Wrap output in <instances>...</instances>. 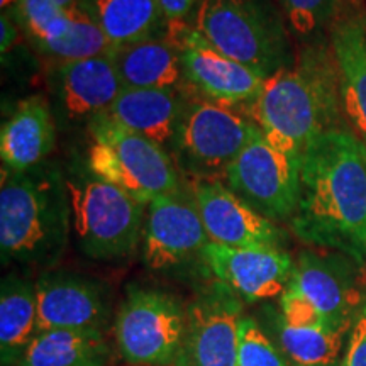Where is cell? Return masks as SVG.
Returning a JSON list of instances; mask_svg holds the SVG:
<instances>
[{"mask_svg":"<svg viewBox=\"0 0 366 366\" xmlns=\"http://www.w3.org/2000/svg\"><path fill=\"white\" fill-rule=\"evenodd\" d=\"M202 258L214 277L246 304L282 295L294 272L290 254L273 246L231 248L209 242Z\"/></svg>","mask_w":366,"mask_h":366,"instance_id":"obj_14","label":"cell"},{"mask_svg":"<svg viewBox=\"0 0 366 366\" xmlns=\"http://www.w3.org/2000/svg\"><path fill=\"white\" fill-rule=\"evenodd\" d=\"M242 317V300L217 282L187 307L175 366H236Z\"/></svg>","mask_w":366,"mask_h":366,"instance_id":"obj_11","label":"cell"},{"mask_svg":"<svg viewBox=\"0 0 366 366\" xmlns=\"http://www.w3.org/2000/svg\"><path fill=\"white\" fill-rule=\"evenodd\" d=\"M192 197L214 244L282 248L283 232L277 227V222L256 212L219 178H194Z\"/></svg>","mask_w":366,"mask_h":366,"instance_id":"obj_13","label":"cell"},{"mask_svg":"<svg viewBox=\"0 0 366 366\" xmlns=\"http://www.w3.org/2000/svg\"><path fill=\"white\" fill-rule=\"evenodd\" d=\"M38 329H80L104 332L109 299L100 282L71 272H44L36 282Z\"/></svg>","mask_w":366,"mask_h":366,"instance_id":"obj_16","label":"cell"},{"mask_svg":"<svg viewBox=\"0 0 366 366\" xmlns=\"http://www.w3.org/2000/svg\"><path fill=\"white\" fill-rule=\"evenodd\" d=\"M17 38H19V33H17L16 24L9 14L2 12V17H0V49H2V54H6L12 48Z\"/></svg>","mask_w":366,"mask_h":366,"instance_id":"obj_33","label":"cell"},{"mask_svg":"<svg viewBox=\"0 0 366 366\" xmlns=\"http://www.w3.org/2000/svg\"><path fill=\"white\" fill-rule=\"evenodd\" d=\"M256 124L229 105L187 99L172 158L192 178H219L248 144Z\"/></svg>","mask_w":366,"mask_h":366,"instance_id":"obj_7","label":"cell"},{"mask_svg":"<svg viewBox=\"0 0 366 366\" xmlns=\"http://www.w3.org/2000/svg\"><path fill=\"white\" fill-rule=\"evenodd\" d=\"M71 209L66 182L53 168L27 172L2 168L0 253L2 264L54 267L68 244Z\"/></svg>","mask_w":366,"mask_h":366,"instance_id":"obj_3","label":"cell"},{"mask_svg":"<svg viewBox=\"0 0 366 366\" xmlns=\"http://www.w3.org/2000/svg\"><path fill=\"white\" fill-rule=\"evenodd\" d=\"M71 229L86 258H129L143 242L146 207L116 185L89 175L66 180Z\"/></svg>","mask_w":366,"mask_h":366,"instance_id":"obj_5","label":"cell"},{"mask_svg":"<svg viewBox=\"0 0 366 366\" xmlns=\"http://www.w3.org/2000/svg\"><path fill=\"white\" fill-rule=\"evenodd\" d=\"M89 131L86 167L94 177L127 192L144 205L159 195L182 190L175 159L162 146L116 124L104 114L92 119Z\"/></svg>","mask_w":366,"mask_h":366,"instance_id":"obj_4","label":"cell"},{"mask_svg":"<svg viewBox=\"0 0 366 366\" xmlns=\"http://www.w3.org/2000/svg\"><path fill=\"white\" fill-rule=\"evenodd\" d=\"M300 202L292 231L315 248L366 263V144L346 127L312 141L300 168Z\"/></svg>","mask_w":366,"mask_h":366,"instance_id":"obj_1","label":"cell"},{"mask_svg":"<svg viewBox=\"0 0 366 366\" xmlns=\"http://www.w3.org/2000/svg\"><path fill=\"white\" fill-rule=\"evenodd\" d=\"M236 366H290V361L273 345L262 326L244 315L239 326Z\"/></svg>","mask_w":366,"mask_h":366,"instance_id":"obj_29","label":"cell"},{"mask_svg":"<svg viewBox=\"0 0 366 366\" xmlns=\"http://www.w3.org/2000/svg\"><path fill=\"white\" fill-rule=\"evenodd\" d=\"M187 97L182 89H127L124 86L111 107L102 112L126 127L162 146L170 153Z\"/></svg>","mask_w":366,"mask_h":366,"instance_id":"obj_18","label":"cell"},{"mask_svg":"<svg viewBox=\"0 0 366 366\" xmlns=\"http://www.w3.org/2000/svg\"><path fill=\"white\" fill-rule=\"evenodd\" d=\"M36 283L11 273L0 287V361L17 366L27 346L38 336Z\"/></svg>","mask_w":366,"mask_h":366,"instance_id":"obj_22","label":"cell"},{"mask_svg":"<svg viewBox=\"0 0 366 366\" xmlns=\"http://www.w3.org/2000/svg\"><path fill=\"white\" fill-rule=\"evenodd\" d=\"M19 6H21V0H0V7H2V11H12V9H16V11H19Z\"/></svg>","mask_w":366,"mask_h":366,"instance_id":"obj_34","label":"cell"},{"mask_svg":"<svg viewBox=\"0 0 366 366\" xmlns=\"http://www.w3.org/2000/svg\"><path fill=\"white\" fill-rule=\"evenodd\" d=\"M302 159L269 143L256 127L226 172V185L273 222L292 221L300 202Z\"/></svg>","mask_w":366,"mask_h":366,"instance_id":"obj_9","label":"cell"},{"mask_svg":"<svg viewBox=\"0 0 366 366\" xmlns=\"http://www.w3.org/2000/svg\"><path fill=\"white\" fill-rule=\"evenodd\" d=\"M56 2L59 4V7H63L65 11H71V9H75L76 6H79L80 0H56Z\"/></svg>","mask_w":366,"mask_h":366,"instance_id":"obj_35","label":"cell"},{"mask_svg":"<svg viewBox=\"0 0 366 366\" xmlns=\"http://www.w3.org/2000/svg\"><path fill=\"white\" fill-rule=\"evenodd\" d=\"M341 102L331 48L322 43L304 46L294 65L264 79L249 102V117L263 136L283 153L304 157L320 134L334 129Z\"/></svg>","mask_w":366,"mask_h":366,"instance_id":"obj_2","label":"cell"},{"mask_svg":"<svg viewBox=\"0 0 366 366\" xmlns=\"http://www.w3.org/2000/svg\"><path fill=\"white\" fill-rule=\"evenodd\" d=\"M342 331L326 327H292L282 320V353L294 366H334L342 346Z\"/></svg>","mask_w":366,"mask_h":366,"instance_id":"obj_25","label":"cell"},{"mask_svg":"<svg viewBox=\"0 0 366 366\" xmlns=\"http://www.w3.org/2000/svg\"><path fill=\"white\" fill-rule=\"evenodd\" d=\"M159 7L164 14L167 22L185 21L195 7L200 6L202 0H158Z\"/></svg>","mask_w":366,"mask_h":366,"instance_id":"obj_32","label":"cell"},{"mask_svg":"<svg viewBox=\"0 0 366 366\" xmlns=\"http://www.w3.org/2000/svg\"><path fill=\"white\" fill-rule=\"evenodd\" d=\"M17 17L38 44L63 38L70 29V16L56 0H21Z\"/></svg>","mask_w":366,"mask_h":366,"instance_id":"obj_28","label":"cell"},{"mask_svg":"<svg viewBox=\"0 0 366 366\" xmlns=\"http://www.w3.org/2000/svg\"><path fill=\"white\" fill-rule=\"evenodd\" d=\"M290 31L302 44L322 43L342 0H282Z\"/></svg>","mask_w":366,"mask_h":366,"instance_id":"obj_27","label":"cell"},{"mask_svg":"<svg viewBox=\"0 0 366 366\" xmlns=\"http://www.w3.org/2000/svg\"><path fill=\"white\" fill-rule=\"evenodd\" d=\"M351 264L358 263L341 253L302 251L288 282L312 302L332 331H347L360 302Z\"/></svg>","mask_w":366,"mask_h":366,"instance_id":"obj_17","label":"cell"},{"mask_svg":"<svg viewBox=\"0 0 366 366\" xmlns=\"http://www.w3.org/2000/svg\"><path fill=\"white\" fill-rule=\"evenodd\" d=\"M340 366H366V302L355 315L346 353Z\"/></svg>","mask_w":366,"mask_h":366,"instance_id":"obj_31","label":"cell"},{"mask_svg":"<svg viewBox=\"0 0 366 366\" xmlns=\"http://www.w3.org/2000/svg\"><path fill=\"white\" fill-rule=\"evenodd\" d=\"M194 26L214 48L263 79L290 65L285 29L264 0H202Z\"/></svg>","mask_w":366,"mask_h":366,"instance_id":"obj_6","label":"cell"},{"mask_svg":"<svg viewBox=\"0 0 366 366\" xmlns=\"http://www.w3.org/2000/svg\"><path fill=\"white\" fill-rule=\"evenodd\" d=\"M210 242L194 197L178 190L159 195L146 207L143 259L153 272H164L202 256Z\"/></svg>","mask_w":366,"mask_h":366,"instance_id":"obj_12","label":"cell"},{"mask_svg":"<svg viewBox=\"0 0 366 366\" xmlns=\"http://www.w3.org/2000/svg\"><path fill=\"white\" fill-rule=\"evenodd\" d=\"M329 48L336 68L342 116L366 144V9L342 0L329 27Z\"/></svg>","mask_w":366,"mask_h":366,"instance_id":"obj_15","label":"cell"},{"mask_svg":"<svg viewBox=\"0 0 366 366\" xmlns=\"http://www.w3.org/2000/svg\"><path fill=\"white\" fill-rule=\"evenodd\" d=\"M70 29L63 38L39 44L46 54L59 61H75L95 56H107L112 46L102 33L97 22L81 6L68 11Z\"/></svg>","mask_w":366,"mask_h":366,"instance_id":"obj_26","label":"cell"},{"mask_svg":"<svg viewBox=\"0 0 366 366\" xmlns=\"http://www.w3.org/2000/svg\"><path fill=\"white\" fill-rule=\"evenodd\" d=\"M180 56L183 76L200 97L234 107L258 97L264 79L251 68L214 48L195 26L185 21L167 22L164 34Z\"/></svg>","mask_w":366,"mask_h":366,"instance_id":"obj_10","label":"cell"},{"mask_svg":"<svg viewBox=\"0 0 366 366\" xmlns=\"http://www.w3.org/2000/svg\"><path fill=\"white\" fill-rule=\"evenodd\" d=\"M53 146L54 122L46 100L39 95L21 100L0 131L2 168L16 173L33 170Z\"/></svg>","mask_w":366,"mask_h":366,"instance_id":"obj_20","label":"cell"},{"mask_svg":"<svg viewBox=\"0 0 366 366\" xmlns=\"http://www.w3.org/2000/svg\"><path fill=\"white\" fill-rule=\"evenodd\" d=\"M111 347L100 331H41L17 366H109Z\"/></svg>","mask_w":366,"mask_h":366,"instance_id":"obj_23","label":"cell"},{"mask_svg":"<svg viewBox=\"0 0 366 366\" xmlns=\"http://www.w3.org/2000/svg\"><path fill=\"white\" fill-rule=\"evenodd\" d=\"M282 320L292 327H326L322 315L314 307V304L294 285L288 283L280 295Z\"/></svg>","mask_w":366,"mask_h":366,"instance_id":"obj_30","label":"cell"},{"mask_svg":"<svg viewBox=\"0 0 366 366\" xmlns=\"http://www.w3.org/2000/svg\"><path fill=\"white\" fill-rule=\"evenodd\" d=\"M56 81L63 111L75 121H92L105 112L124 89L109 54L63 61L56 70Z\"/></svg>","mask_w":366,"mask_h":366,"instance_id":"obj_19","label":"cell"},{"mask_svg":"<svg viewBox=\"0 0 366 366\" xmlns=\"http://www.w3.org/2000/svg\"><path fill=\"white\" fill-rule=\"evenodd\" d=\"M185 322L187 309L175 297L132 287L114 322L119 356L129 366H175Z\"/></svg>","mask_w":366,"mask_h":366,"instance_id":"obj_8","label":"cell"},{"mask_svg":"<svg viewBox=\"0 0 366 366\" xmlns=\"http://www.w3.org/2000/svg\"><path fill=\"white\" fill-rule=\"evenodd\" d=\"M127 89H182L180 56L167 38H149L119 46L109 53Z\"/></svg>","mask_w":366,"mask_h":366,"instance_id":"obj_21","label":"cell"},{"mask_svg":"<svg viewBox=\"0 0 366 366\" xmlns=\"http://www.w3.org/2000/svg\"><path fill=\"white\" fill-rule=\"evenodd\" d=\"M79 6L94 17L112 49L157 38L167 24L158 0H80Z\"/></svg>","mask_w":366,"mask_h":366,"instance_id":"obj_24","label":"cell"}]
</instances>
